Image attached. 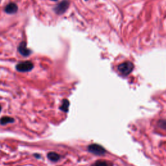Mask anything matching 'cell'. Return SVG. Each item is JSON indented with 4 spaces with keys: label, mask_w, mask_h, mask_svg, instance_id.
Segmentation results:
<instances>
[{
    "label": "cell",
    "mask_w": 166,
    "mask_h": 166,
    "mask_svg": "<svg viewBox=\"0 0 166 166\" xmlns=\"http://www.w3.org/2000/svg\"><path fill=\"white\" fill-rule=\"evenodd\" d=\"M119 71L123 75H128L134 69V64L131 62H125L119 64L118 67Z\"/></svg>",
    "instance_id": "obj_1"
},
{
    "label": "cell",
    "mask_w": 166,
    "mask_h": 166,
    "mask_svg": "<svg viewBox=\"0 0 166 166\" xmlns=\"http://www.w3.org/2000/svg\"><path fill=\"white\" fill-rule=\"evenodd\" d=\"M34 67V64L30 61H24L18 63L16 66V69L17 71L20 72H29L31 71Z\"/></svg>",
    "instance_id": "obj_2"
},
{
    "label": "cell",
    "mask_w": 166,
    "mask_h": 166,
    "mask_svg": "<svg viewBox=\"0 0 166 166\" xmlns=\"http://www.w3.org/2000/svg\"><path fill=\"white\" fill-rule=\"evenodd\" d=\"M88 151L96 155H102L106 152V150L98 144H91L88 146Z\"/></svg>",
    "instance_id": "obj_3"
},
{
    "label": "cell",
    "mask_w": 166,
    "mask_h": 166,
    "mask_svg": "<svg viewBox=\"0 0 166 166\" xmlns=\"http://www.w3.org/2000/svg\"><path fill=\"white\" fill-rule=\"evenodd\" d=\"M69 5L70 3L67 0H64V1L61 2L56 6V7L55 8V13L58 14H62L64 13L66 10L68 9Z\"/></svg>",
    "instance_id": "obj_4"
},
{
    "label": "cell",
    "mask_w": 166,
    "mask_h": 166,
    "mask_svg": "<svg viewBox=\"0 0 166 166\" xmlns=\"http://www.w3.org/2000/svg\"><path fill=\"white\" fill-rule=\"evenodd\" d=\"M18 51L23 57H27L31 53L30 50L27 47V43L26 42H22L18 46Z\"/></svg>",
    "instance_id": "obj_5"
},
{
    "label": "cell",
    "mask_w": 166,
    "mask_h": 166,
    "mask_svg": "<svg viewBox=\"0 0 166 166\" xmlns=\"http://www.w3.org/2000/svg\"><path fill=\"white\" fill-rule=\"evenodd\" d=\"M18 6L16 4L14 3H9L5 9V13L7 14H14L18 11Z\"/></svg>",
    "instance_id": "obj_6"
},
{
    "label": "cell",
    "mask_w": 166,
    "mask_h": 166,
    "mask_svg": "<svg viewBox=\"0 0 166 166\" xmlns=\"http://www.w3.org/2000/svg\"><path fill=\"white\" fill-rule=\"evenodd\" d=\"M14 122V119L13 118L9 116H3L0 119V124L2 125H5L9 123H13Z\"/></svg>",
    "instance_id": "obj_7"
},
{
    "label": "cell",
    "mask_w": 166,
    "mask_h": 166,
    "mask_svg": "<svg viewBox=\"0 0 166 166\" xmlns=\"http://www.w3.org/2000/svg\"><path fill=\"white\" fill-rule=\"evenodd\" d=\"M47 158L49 160H50L55 162H57L58 160H59L60 156L57 152H50L47 154Z\"/></svg>",
    "instance_id": "obj_8"
},
{
    "label": "cell",
    "mask_w": 166,
    "mask_h": 166,
    "mask_svg": "<svg viewBox=\"0 0 166 166\" xmlns=\"http://www.w3.org/2000/svg\"><path fill=\"white\" fill-rule=\"evenodd\" d=\"M69 106H70V102L67 99H64L63 101L62 104L60 107V109L63 110L64 112H67L69 110Z\"/></svg>",
    "instance_id": "obj_9"
},
{
    "label": "cell",
    "mask_w": 166,
    "mask_h": 166,
    "mask_svg": "<svg viewBox=\"0 0 166 166\" xmlns=\"http://www.w3.org/2000/svg\"><path fill=\"white\" fill-rule=\"evenodd\" d=\"M94 166H111V165H110L108 162L105 161H97L95 162Z\"/></svg>",
    "instance_id": "obj_10"
},
{
    "label": "cell",
    "mask_w": 166,
    "mask_h": 166,
    "mask_svg": "<svg viewBox=\"0 0 166 166\" xmlns=\"http://www.w3.org/2000/svg\"><path fill=\"white\" fill-rule=\"evenodd\" d=\"M159 127L160 128L166 129V119H162L158 121Z\"/></svg>",
    "instance_id": "obj_11"
},
{
    "label": "cell",
    "mask_w": 166,
    "mask_h": 166,
    "mask_svg": "<svg viewBox=\"0 0 166 166\" xmlns=\"http://www.w3.org/2000/svg\"><path fill=\"white\" fill-rule=\"evenodd\" d=\"M1 110H2V107L1 105H0V112H1Z\"/></svg>",
    "instance_id": "obj_12"
},
{
    "label": "cell",
    "mask_w": 166,
    "mask_h": 166,
    "mask_svg": "<svg viewBox=\"0 0 166 166\" xmlns=\"http://www.w3.org/2000/svg\"><path fill=\"white\" fill-rule=\"evenodd\" d=\"M52 1H57V0H52Z\"/></svg>",
    "instance_id": "obj_13"
}]
</instances>
